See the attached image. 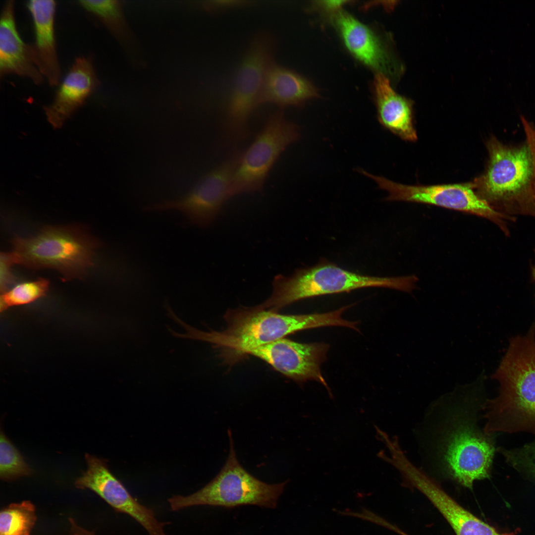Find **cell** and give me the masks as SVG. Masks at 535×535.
<instances>
[{
    "label": "cell",
    "mask_w": 535,
    "mask_h": 535,
    "mask_svg": "<svg viewBox=\"0 0 535 535\" xmlns=\"http://www.w3.org/2000/svg\"><path fill=\"white\" fill-rule=\"evenodd\" d=\"M344 0H326L320 1L319 4L325 9L329 11H338V9L346 2Z\"/></svg>",
    "instance_id": "f546056e"
},
{
    "label": "cell",
    "mask_w": 535,
    "mask_h": 535,
    "mask_svg": "<svg viewBox=\"0 0 535 535\" xmlns=\"http://www.w3.org/2000/svg\"><path fill=\"white\" fill-rule=\"evenodd\" d=\"M87 470L76 479L75 486L89 489L100 496L116 511L126 514L140 524L149 535H167L164 526L154 511L140 503L109 471L107 461L86 453Z\"/></svg>",
    "instance_id": "7c38bea8"
},
{
    "label": "cell",
    "mask_w": 535,
    "mask_h": 535,
    "mask_svg": "<svg viewBox=\"0 0 535 535\" xmlns=\"http://www.w3.org/2000/svg\"><path fill=\"white\" fill-rule=\"evenodd\" d=\"M396 468L405 483L417 489L431 502L456 535H508L498 533L461 506L407 457L400 459Z\"/></svg>",
    "instance_id": "5bb4252c"
},
{
    "label": "cell",
    "mask_w": 535,
    "mask_h": 535,
    "mask_svg": "<svg viewBox=\"0 0 535 535\" xmlns=\"http://www.w3.org/2000/svg\"><path fill=\"white\" fill-rule=\"evenodd\" d=\"M317 95L316 89L306 78L274 61L265 75L257 106L270 103L280 109L299 107Z\"/></svg>",
    "instance_id": "d6986e66"
},
{
    "label": "cell",
    "mask_w": 535,
    "mask_h": 535,
    "mask_svg": "<svg viewBox=\"0 0 535 535\" xmlns=\"http://www.w3.org/2000/svg\"><path fill=\"white\" fill-rule=\"evenodd\" d=\"M347 309L344 306L325 313L283 315L256 306L241 307L227 311L224 317L227 326L222 331L205 332L186 323L181 337L208 342L233 356H243L299 330L327 326L352 328L353 322L342 317Z\"/></svg>",
    "instance_id": "6da1fadb"
},
{
    "label": "cell",
    "mask_w": 535,
    "mask_h": 535,
    "mask_svg": "<svg viewBox=\"0 0 535 535\" xmlns=\"http://www.w3.org/2000/svg\"><path fill=\"white\" fill-rule=\"evenodd\" d=\"M505 455L513 467L520 472L535 478V442L511 451Z\"/></svg>",
    "instance_id": "d4e9b609"
},
{
    "label": "cell",
    "mask_w": 535,
    "mask_h": 535,
    "mask_svg": "<svg viewBox=\"0 0 535 535\" xmlns=\"http://www.w3.org/2000/svg\"><path fill=\"white\" fill-rule=\"evenodd\" d=\"M525 134V141L531 151L533 160V172L530 184V199L532 216H535V125L522 115L520 117Z\"/></svg>",
    "instance_id": "484cf974"
},
{
    "label": "cell",
    "mask_w": 535,
    "mask_h": 535,
    "mask_svg": "<svg viewBox=\"0 0 535 535\" xmlns=\"http://www.w3.org/2000/svg\"><path fill=\"white\" fill-rule=\"evenodd\" d=\"M329 346L324 343H303L283 338L250 351L285 376L300 382L314 380L329 389L321 372Z\"/></svg>",
    "instance_id": "4fadbf2b"
},
{
    "label": "cell",
    "mask_w": 535,
    "mask_h": 535,
    "mask_svg": "<svg viewBox=\"0 0 535 535\" xmlns=\"http://www.w3.org/2000/svg\"><path fill=\"white\" fill-rule=\"evenodd\" d=\"M492 377L500 384L499 394L485 404L484 432L535 434V324L525 335L512 338Z\"/></svg>",
    "instance_id": "7a4b0ae2"
},
{
    "label": "cell",
    "mask_w": 535,
    "mask_h": 535,
    "mask_svg": "<svg viewBox=\"0 0 535 535\" xmlns=\"http://www.w3.org/2000/svg\"><path fill=\"white\" fill-rule=\"evenodd\" d=\"M333 20L344 44L354 56L377 73L386 75L391 72L389 55L374 31L343 11H336Z\"/></svg>",
    "instance_id": "ac0fdd59"
},
{
    "label": "cell",
    "mask_w": 535,
    "mask_h": 535,
    "mask_svg": "<svg viewBox=\"0 0 535 535\" xmlns=\"http://www.w3.org/2000/svg\"><path fill=\"white\" fill-rule=\"evenodd\" d=\"M49 281L45 278L24 282L7 289L0 295V311L17 306L31 303L45 296L49 290Z\"/></svg>",
    "instance_id": "7402d4cb"
},
{
    "label": "cell",
    "mask_w": 535,
    "mask_h": 535,
    "mask_svg": "<svg viewBox=\"0 0 535 535\" xmlns=\"http://www.w3.org/2000/svg\"><path fill=\"white\" fill-rule=\"evenodd\" d=\"M253 2L244 0H212L205 1L203 5L208 10L214 12L249 5Z\"/></svg>",
    "instance_id": "83f0119b"
},
{
    "label": "cell",
    "mask_w": 535,
    "mask_h": 535,
    "mask_svg": "<svg viewBox=\"0 0 535 535\" xmlns=\"http://www.w3.org/2000/svg\"><path fill=\"white\" fill-rule=\"evenodd\" d=\"M276 41L271 33L258 32L250 40L236 71L229 94L224 128L233 141L246 139L249 121L257 102L266 72L274 62Z\"/></svg>",
    "instance_id": "ba28073f"
},
{
    "label": "cell",
    "mask_w": 535,
    "mask_h": 535,
    "mask_svg": "<svg viewBox=\"0 0 535 535\" xmlns=\"http://www.w3.org/2000/svg\"><path fill=\"white\" fill-rule=\"evenodd\" d=\"M32 18L35 43L32 45L36 65L51 86L59 84L61 69L54 34L56 2L52 0H31L27 3Z\"/></svg>",
    "instance_id": "e0dca14e"
},
{
    "label": "cell",
    "mask_w": 535,
    "mask_h": 535,
    "mask_svg": "<svg viewBox=\"0 0 535 535\" xmlns=\"http://www.w3.org/2000/svg\"><path fill=\"white\" fill-rule=\"evenodd\" d=\"M70 529L66 535H96L94 532L90 531L79 526L72 517L68 519Z\"/></svg>",
    "instance_id": "f1b7e54d"
},
{
    "label": "cell",
    "mask_w": 535,
    "mask_h": 535,
    "mask_svg": "<svg viewBox=\"0 0 535 535\" xmlns=\"http://www.w3.org/2000/svg\"><path fill=\"white\" fill-rule=\"evenodd\" d=\"M10 74L28 78L36 84L44 79L37 66L32 45L25 43L17 30L13 0L5 3L0 20V75Z\"/></svg>",
    "instance_id": "2e32d148"
},
{
    "label": "cell",
    "mask_w": 535,
    "mask_h": 535,
    "mask_svg": "<svg viewBox=\"0 0 535 535\" xmlns=\"http://www.w3.org/2000/svg\"><path fill=\"white\" fill-rule=\"evenodd\" d=\"M361 172L374 180L388 193L389 201H404L430 204L485 218L506 234L509 233L507 220L512 218L498 212L476 192L472 182L435 185H407L398 183L365 170Z\"/></svg>",
    "instance_id": "30bf717a"
},
{
    "label": "cell",
    "mask_w": 535,
    "mask_h": 535,
    "mask_svg": "<svg viewBox=\"0 0 535 535\" xmlns=\"http://www.w3.org/2000/svg\"><path fill=\"white\" fill-rule=\"evenodd\" d=\"M472 398L450 405L431 433V458L436 470L471 488L488 478L494 453L490 440L478 429Z\"/></svg>",
    "instance_id": "3957f363"
},
{
    "label": "cell",
    "mask_w": 535,
    "mask_h": 535,
    "mask_svg": "<svg viewBox=\"0 0 535 535\" xmlns=\"http://www.w3.org/2000/svg\"><path fill=\"white\" fill-rule=\"evenodd\" d=\"M417 281L414 275L378 277L359 274L323 259L313 266L296 269L289 276L277 275L272 282L271 295L256 306L260 309L278 312L304 299L366 287H384L410 292Z\"/></svg>",
    "instance_id": "5b68a950"
},
{
    "label": "cell",
    "mask_w": 535,
    "mask_h": 535,
    "mask_svg": "<svg viewBox=\"0 0 535 535\" xmlns=\"http://www.w3.org/2000/svg\"><path fill=\"white\" fill-rule=\"evenodd\" d=\"M14 265L11 253H1L0 256V285L1 292L7 290L13 281L11 267Z\"/></svg>",
    "instance_id": "4316f807"
},
{
    "label": "cell",
    "mask_w": 535,
    "mask_h": 535,
    "mask_svg": "<svg viewBox=\"0 0 535 535\" xmlns=\"http://www.w3.org/2000/svg\"><path fill=\"white\" fill-rule=\"evenodd\" d=\"M32 470L22 455L1 430L0 434V477L4 481H12L30 476Z\"/></svg>",
    "instance_id": "603a6c76"
},
{
    "label": "cell",
    "mask_w": 535,
    "mask_h": 535,
    "mask_svg": "<svg viewBox=\"0 0 535 535\" xmlns=\"http://www.w3.org/2000/svg\"><path fill=\"white\" fill-rule=\"evenodd\" d=\"M36 520L35 507L31 502L11 503L1 510L0 535H30Z\"/></svg>",
    "instance_id": "44dd1931"
},
{
    "label": "cell",
    "mask_w": 535,
    "mask_h": 535,
    "mask_svg": "<svg viewBox=\"0 0 535 535\" xmlns=\"http://www.w3.org/2000/svg\"><path fill=\"white\" fill-rule=\"evenodd\" d=\"M227 460L217 475L198 491L187 496L173 495L167 501L172 511L194 506L232 508L252 505L274 508L287 481L269 484L250 474L237 459L231 430Z\"/></svg>",
    "instance_id": "52a82bcc"
},
{
    "label": "cell",
    "mask_w": 535,
    "mask_h": 535,
    "mask_svg": "<svg viewBox=\"0 0 535 535\" xmlns=\"http://www.w3.org/2000/svg\"><path fill=\"white\" fill-rule=\"evenodd\" d=\"M98 80L91 60L76 58L60 83L52 103L45 107L49 122L59 128L93 93Z\"/></svg>",
    "instance_id": "9a60e30c"
},
{
    "label": "cell",
    "mask_w": 535,
    "mask_h": 535,
    "mask_svg": "<svg viewBox=\"0 0 535 535\" xmlns=\"http://www.w3.org/2000/svg\"><path fill=\"white\" fill-rule=\"evenodd\" d=\"M299 136V127L286 118L282 109L271 113L254 141L242 153L229 185L230 198L261 192L274 163Z\"/></svg>",
    "instance_id": "9c48e42d"
},
{
    "label": "cell",
    "mask_w": 535,
    "mask_h": 535,
    "mask_svg": "<svg viewBox=\"0 0 535 535\" xmlns=\"http://www.w3.org/2000/svg\"><path fill=\"white\" fill-rule=\"evenodd\" d=\"M488 160L485 171L472 182L477 194L498 212L532 215L530 184L533 160L526 141L505 144L495 136L486 142Z\"/></svg>",
    "instance_id": "277c9868"
},
{
    "label": "cell",
    "mask_w": 535,
    "mask_h": 535,
    "mask_svg": "<svg viewBox=\"0 0 535 535\" xmlns=\"http://www.w3.org/2000/svg\"><path fill=\"white\" fill-rule=\"evenodd\" d=\"M241 155L239 151L233 153L182 197L155 203L144 210L147 212L177 211L193 225L202 228L210 226L225 202L230 199L229 185Z\"/></svg>",
    "instance_id": "8fae6325"
},
{
    "label": "cell",
    "mask_w": 535,
    "mask_h": 535,
    "mask_svg": "<svg viewBox=\"0 0 535 535\" xmlns=\"http://www.w3.org/2000/svg\"><path fill=\"white\" fill-rule=\"evenodd\" d=\"M374 85L377 118L380 124L401 139L417 140L412 102L397 94L383 74L377 73Z\"/></svg>",
    "instance_id": "ffe728a7"
},
{
    "label": "cell",
    "mask_w": 535,
    "mask_h": 535,
    "mask_svg": "<svg viewBox=\"0 0 535 535\" xmlns=\"http://www.w3.org/2000/svg\"><path fill=\"white\" fill-rule=\"evenodd\" d=\"M532 275H533V277L534 278L535 281V263H534V264L532 268Z\"/></svg>",
    "instance_id": "4dcf8cb0"
},
{
    "label": "cell",
    "mask_w": 535,
    "mask_h": 535,
    "mask_svg": "<svg viewBox=\"0 0 535 535\" xmlns=\"http://www.w3.org/2000/svg\"><path fill=\"white\" fill-rule=\"evenodd\" d=\"M11 252L14 264L57 270L66 280L80 278L93 265L96 242L75 228L49 226L28 238L16 236Z\"/></svg>",
    "instance_id": "8992f818"
},
{
    "label": "cell",
    "mask_w": 535,
    "mask_h": 535,
    "mask_svg": "<svg viewBox=\"0 0 535 535\" xmlns=\"http://www.w3.org/2000/svg\"><path fill=\"white\" fill-rule=\"evenodd\" d=\"M78 2L83 8L98 18L112 33L116 35L122 33L124 20L119 1L82 0Z\"/></svg>",
    "instance_id": "cb8c5ba5"
}]
</instances>
